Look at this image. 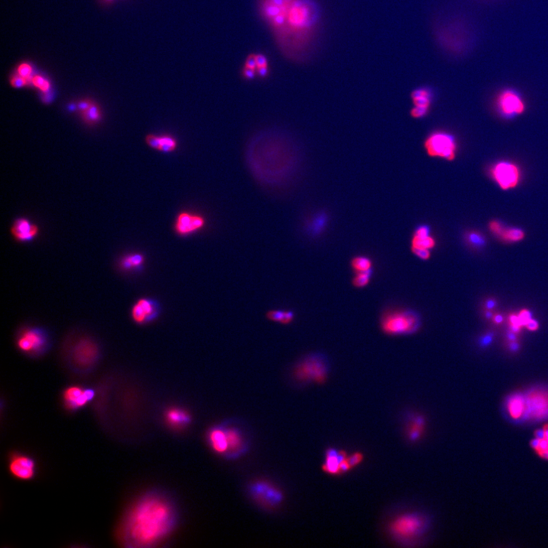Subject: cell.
I'll return each mask as SVG.
<instances>
[{
  "label": "cell",
  "instance_id": "obj_1",
  "mask_svg": "<svg viewBox=\"0 0 548 548\" xmlns=\"http://www.w3.org/2000/svg\"><path fill=\"white\" fill-rule=\"evenodd\" d=\"M260 11L282 51L291 57L309 44L319 21V10L312 0H261Z\"/></svg>",
  "mask_w": 548,
  "mask_h": 548
},
{
  "label": "cell",
  "instance_id": "obj_2",
  "mask_svg": "<svg viewBox=\"0 0 548 548\" xmlns=\"http://www.w3.org/2000/svg\"><path fill=\"white\" fill-rule=\"evenodd\" d=\"M175 524L176 512L171 502L158 493H150L130 509L118 537L129 548L152 547L169 536Z\"/></svg>",
  "mask_w": 548,
  "mask_h": 548
},
{
  "label": "cell",
  "instance_id": "obj_3",
  "mask_svg": "<svg viewBox=\"0 0 548 548\" xmlns=\"http://www.w3.org/2000/svg\"><path fill=\"white\" fill-rule=\"evenodd\" d=\"M429 522L419 513L410 512L394 518L389 525L391 538L401 545L413 543L426 533Z\"/></svg>",
  "mask_w": 548,
  "mask_h": 548
},
{
  "label": "cell",
  "instance_id": "obj_4",
  "mask_svg": "<svg viewBox=\"0 0 548 548\" xmlns=\"http://www.w3.org/2000/svg\"><path fill=\"white\" fill-rule=\"evenodd\" d=\"M421 318L411 310H395L382 317L381 327L389 335H405L416 333L421 327Z\"/></svg>",
  "mask_w": 548,
  "mask_h": 548
},
{
  "label": "cell",
  "instance_id": "obj_5",
  "mask_svg": "<svg viewBox=\"0 0 548 548\" xmlns=\"http://www.w3.org/2000/svg\"><path fill=\"white\" fill-rule=\"evenodd\" d=\"M424 147L431 157L452 161L456 156V140L453 136L447 133H432L424 142Z\"/></svg>",
  "mask_w": 548,
  "mask_h": 548
},
{
  "label": "cell",
  "instance_id": "obj_6",
  "mask_svg": "<svg viewBox=\"0 0 548 548\" xmlns=\"http://www.w3.org/2000/svg\"><path fill=\"white\" fill-rule=\"evenodd\" d=\"M327 363L321 356H310L300 362L295 369V376L301 382L324 383L327 377Z\"/></svg>",
  "mask_w": 548,
  "mask_h": 548
},
{
  "label": "cell",
  "instance_id": "obj_7",
  "mask_svg": "<svg viewBox=\"0 0 548 548\" xmlns=\"http://www.w3.org/2000/svg\"><path fill=\"white\" fill-rule=\"evenodd\" d=\"M8 469L10 474L18 481H31L37 474V464L30 455L14 451L8 456Z\"/></svg>",
  "mask_w": 548,
  "mask_h": 548
},
{
  "label": "cell",
  "instance_id": "obj_8",
  "mask_svg": "<svg viewBox=\"0 0 548 548\" xmlns=\"http://www.w3.org/2000/svg\"><path fill=\"white\" fill-rule=\"evenodd\" d=\"M526 416L529 419H540L548 418V389L536 388L526 395Z\"/></svg>",
  "mask_w": 548,
  "mask_h": 548
},
{
  "label": "cell",
  "instance_id": "obj_9",
  "mask_svg": "<svg viewBox=\"0 0 548 548\" xmlns=\"http://www.w3.org/2000/svg\"><path fill=\"white\" fill-rule=\"evenodd\" d=\"M491 175L501 189L506 190L517 187L521 173L516 164L509 161H500L492 168Z\"/></svg>",
  "mask_w": 548,
  "mask_h": 548
},
{
  "label": "cell",
  "instance_id": "obj_10",
  "mask_svg": "<svg viewBox=\"0 0 548 548\" xmlns=\"http://www.w3.org/2000/svg\"><path fill=\"white\" fill-rule=\"evenodd\" d=\"M95 392L80 386H70L65 389L62 395L63 406L67 411L74 412L84 408L93 400Z\"/></svg>",
  "mask_w": 548,
  "mask_h": 548
},
{
  "label": "cell",
  "instance_id": "obj_11",
  "mask_svg": "<svg viewBox=\"0 0 548 548\" xmlns=\"http://www.w3.org/2000/svg\"><path fill=\"white\" fill-rule=\"evenodd\" d=\"M497 107L503 116L506 118L517 116L525 112L526 106L520 94L514 89H506L497 99Z\"/></svg>",
  "mask_w": 548,
  "mask_h": 548
},
{
  "label": "cell",
  "instance_id": "obj_12",
  "mask_svg": "<svg viewBox=\"0 0 548 548\" xmlns=\"http://www.w3.org/2000/svg\"><path fill=\"white\" fill-rule=\"evenodd\" d=\"M206 226V219L202 215L183 211L177 215L174 229L181 237L191 236L203 229Z\"/></svg>",
  "mask_w": 548,
  "mask_h": 548
},
{
  "label": "cell",
  "instance_id": "obj_13",
  "mask_svg": "<svg viewBox=\"0 0 548 548\" xmlns=\"http://www.w3.org/2000/svg\"><path fill=\"white\" fill-rule=\"evenodd\" d=\"M250 493L254 499L265 506H277L282 500L280 490L265 481H257L252 484Z\"/></svg>",
  "mask_w": 548,
  "mask_h": 548
},
{
  "label": "cell",
  "instance_id": "obj_14",
  "mask_svg": "<svg viewBox=\"0 0 548 548\" xmlns=\"http://www.w3.org/2000/svg\"><path fill=\"white\" fill-rule=\"evenodd\" d=\"M158 314V305L152 300L141 298L132 308V318L137 324L152 321Z\"/></svg>",
  "mask_w": 548,
  "mask_h": 548
},
{
  "label": "cell",
  "instance_id": "obj_15",
  "mask_svg": "<svg viewBox=\"0 0 548 548\" xmlns=\"http://www.w3.org/2000/svg\"><path fill=\"white\" fill-rule=\"evenodd\" d=\"M227 435L229 449L226 455L233 458L238 457L246 450L247 444L244 432L238 426H224Z\"/></svg>",
  "mask_w": 548,
  "mask_h": 548
},
{
  "label": "cell",
  "instance_id": "obj_16",
  "mask_svg": "<svg viewBox=\"0 0 548 548\" xmlns=\"http://www.w3.org/2000/svg\"><path fill=\"white\" fill-rule=\"evenodd\" d=\"M348 455L344 450L329 448L326 450L325 459L322 470L331 475H340V466L347 459Z\"/></svg>",
  "mask_w": 548,
  "mask_h": 548
},
{
  "label": "cell",
  "instance_id": "obj_17",
  "mask_svg": "<svg viewBox=\"0 0 548 548\" xmlns=\"http://www.w3.org/2000/svg\"><path fill=\"white\" fill-rule=\"evenodd\" d=\"M45 340L42 334L35 329L26 330L18 340V348L24 353L37 351L44 347Z\"/></svg>",
  "mask_w": 548,
  "mask_h": 548
},
{
  "label": "cell",
  "instance_id": "obj_18",
  "mask_svg": "<svg viewBox=\"0 0 548 548\" xmlns=\"http://www.w3.org/2000/svg\"><path fill=\"white\" fill-rule=\"evenodd\" d=\"M11 234L20 242H27L34 239L38 233V228L27 219H20L11 227Z\"/></svg>",
  "mask_w": 548,
  "mask_h": 548
},
{
  "label": "cell",
  "instance_id": "obj_19",
  "mask_svg": "<svg viewBox=\"0 0 548 548\" xmlns=\"http://www.w3.org/2000/svg\"><path fill=\"white\" fill-rule=\"evenodd\" d=\"M435 246V241L430 236V229L427 226H419L416 228L411 240V249H428L431 250Z\"/></svg>",
  "mask_w": 548,
  "mask_h": 548
},
{
  "label": "cell",
  "instance_id": "obj_20",
  "mask_svg": "<svg viewBox=\"0 0 548 548\" xmlns=\"http://www.w3.org/2000/svg\"><path fill=\"white\" fill-rule=\"evenodd\" d=\"M208 442L213 451L221 455H226L229 449L227 435L224 426H216L208 433Z\"/></svg>",
  "mask_w": 548,
  "mask_h": 548
},
{
  "label": "cell",
  "instance_id": "obj_21",
  "mask_svg": "<svg viewBox=\"0 0 548 548\" xmlns=\"http://www.w3.org/2000/svg\"><path fill=\"white\" fill-rule=\"evenodd\" d=\"M145 141L150 147L164 152H174L177 147V141L171 136L151 134L147 136Z\"/></svg>",
  "mask_w": 548,
  "mask_h": 548
},
{
  "label": "cell",
  "instance_id": "obj_22",
  "mask_svg": "<svg viewBox=\"0 0 548 548\" xmlns=\"http://www.w3.org/2000/svg\"><path fill=\"white\" fill-rule=\"evenodd\" d=\"M509 414L513 419H520L526 416V402L524 395L515 394L510 397L506 403Z\"/></svg>",
  "mask_w": 548,
  "mask_h": 548
},
{
  "label": "cell",
  "instance_id": "obj_23",
  "mask_svg": "<svg viewBox=\"0 0 548 548\" xmlns=\"http://www.w3.org/2000/svg\"><path fill=\"white\" fill-rule=\"evenodd\" d=\"M167 423L174 429L187 426L190 423V416L184 410L181 408H172L168 409L164 415Z\"/></svg>",
  "mask_w": 548,
  "mask_h": 548
},
{
  "label": "cell",
  "instance_id": "obj_24",
  "mask_svg": "<svg viewBox=\"0 0 548 548\" xmlns=\"http://www.w3.org/2000/svg\"><path fill=\"white\" fill-rule=\"evenodd\" d=\"M411 99L414 106L429 108L432 100V92L427 88H419L412 92Z\"/></svg>",
  "mask_w": 548,
  "mask_h": 548
},
{
  "label": "cell",
  "instance_id": "obj_25",
  "mask_svg": "<svg viewBox=\"0 0 548 548\" xmlns=\"http://www.w3.org/2000/svg\"><path fill=\"white\" fill-rule=\"evenodd\" d=\"M268 318L275 322L287 324L292 322L294 314L290 311H271L268 313Z\"/></svg>",
  "mask_w": 548,
  "mask_h": 548
},
{
  "label": "cell",
  "instance_id": "obj_26",
  "mask_svg": "<svg viewBox=\"0 0 548 548\" xmlns=\"http://www.w3.org/2000/svg\"><path fill=\"white\" fill-rule=\"evenodd\" d=\"M144 257L139 254L131 255L124 258L122 261V268L125 270L137 269L140 268L144 263Z\"/></svg>",
  "mask_w": 548,
  "mask_h": 548
},
{
  "label": "cell",
  "instance_id": "obj_27",
  "mask_svg": "<svg viewBox=\"0 0 548 548\" xmlns=\"http://www.w3.org/2000/svg\"><path fill=\"white\" fill-rule=\"evenodd\" d=\"M352 268L356 273L366 272L372 271L373 262L369 258L366 257H355L351 262Z\"/></svg>",
  "mask_w": 548,
  "mask_h": 548
},
{
  "label": "cell",
  "instance_id": "obj_28",
  "mask_svg": "<svg viewBox=\"0 0 548 548\" xmlns=\"http://www.w3.org/2000/svg\"><path fill=\"white\" fill-rule=\"evenodd\" d=\"M81 115H82V119L90 125L97 123L102 117L99 107L94 104H92L85 112H81Z\"/></svg>",
  "mask_w": 548,
  "mask_h": 548
},
{
  "label": "cell",
  "instance_id": "obj_29",
  "mask_svg": "<svg viewBox=\"0 0 548 548\" xmlns=\"http://www.w3.org/2000/svg\"><path fill=\"white\" fill-rule=\"evenodd\" d=\"M500 237L506 242H516L524 239L525 233L522 229H517V228H510V229L505 228Z\"/></svg>",
  "mask_w": 548,
  "mask_h": 548
},
{
  "label": "cell",
  "instance_id": "obj_30",
  "mask_svg": "<svg viewBox=\"0 0 548 548\" xmlns=\"http://www.w3.org/2000/svg\"><path fill=\"white\" fill-rule=\"evenodd\" d=\"M465 239L474 248H481L486 244L484 236L477 232H469L465 235Z\"/></svg>",
  "mask_w": 548,
  "mask_h": 548
},
{
  "label": "cell",
  "instance_id": "obj_31",
  "mask_svg": "<svg viewBox=\"0 0 548 548\" xmlns=\"http://www.w3.org/2000/svg\"><path fill=\"white\" fill-rule=\"evenodd\" d=\"M371 274L372 271L356 273V276L353 279V285L358 288L366 286L370 281Z\"/></svg>",
  "mask_w": 548,
  "mask_h": 548
},
{
  "label": "cell",
  "instance_id": "obj_32",
  "mask_svg": "<svg viewBox=\"0 0 548 548\" xmlns=\"http://www.w3.org/2000/svg\"><path fill=\"white\" fill-rule=\"evenodd\" d=\"M31 82H32L34 86L38 88L41 92H47L50 90V82L47 79L43 78L42 76H35L32 78Z\"/></svg>",
  "mask_w": 548,
  "mask_h": 548
},
{
  "label": "cell",
  "instance_id": "obj_33",
  "mask_svg": "<svg viewBox=\"0 0 548 548\" xmlns=\"http://www.w3.org/2000/svg\"><path fill=\"white\" fill-rule=\"evenodd\" d=\"M18 73L21 77L25 79L27 82H29V81H32V78H31L32 68L27 63H22L18 66Z\"/></svg>",
  "mask_w": 548,
  "mask_h": 548
},
{
  "label": "cell",
  "instance_id": "obj_34",
  "mask_svg": "<svg viewBox=\"0 0 548 548\" xmlns=\"http://www.w3.org/2000/svg\"><path fill=\"white\" fill-rule=\"evenodd\" d=\"M364 459V455L360 452V451H356L355 453L352 454V455H348L347 457V462L350 464L351 469L356 468V466H358L359 464H361L362 461Z\"/></svg>",
  "mask_w": 548,
  "mask_h": 548
},
{
  "label": "cell",
  "instance_id": "obj_35",
  "mask_svg": "<svg viewBox=\"0 0 548 548\" xmlns=\"http://www.w3.org/2000/svg\"><path fill=\"white\" fill-rule=\"evenodd\" d=\"M429 112V108L424 107L414 106L411 112V116L414 118H421L426 116Z\"/></svg>",
  "mask_w": 548,
  "mask_h": 548
},
{
  "label": "cell",
  "instance_id": "obj_36",
  "mask_svg": "<svg viewBox=\"0 0 548 548\" xmlns=\"http://www.w3.org/2000/svg\"><path fill=\"white\" fill-rule=\"evenodd\" d=\"M490 229L494 234L500 236L502 233H503V231H504L505 227L502 225L500 222L493 220V221H492L491 223H490Z\"/></svg>",
  "mask_w": 548,
  "mask_h": 548
},
{
  "label": "cell",
  "instance_id": "obj_37",
  "mask_svg": "<svg viewBox=\"0 0 548 548\" xmlns=\"http://www.w3.org/2000/svg\"><path fill=\"white\" fill-rule=\"evenodd\" d=\"M27 83H28V82L19 75L13 76L11 79V86L15 88L23 87V86H26Z\"/></svg>",
  "mask_w": 548,
  "mask_h": 548
},
{
  "label": "cell",
  "instance_id": "obj_38",
  "mask_svg": "<svg viewBox=\"0 0 548 548\" xmlns=\"http://www.w3.org/2000/svg\"><path fill=\"white\" fill-rule=\"evenodd\" d=\"M519 322L522 326H526V324L532 319V314L528 310H523L518 314Z\"/></svg>",
  "mask_w": 548,
  "mask_h": 548
},
{
  "label": "cell",
  "instance_id": "obj_39",
  "mask_svg": "<svg viewBox=\"0 0 548 548\" xmlns=\"http://www.w3.org/2000/svg\"><path fill=\"white\" fill-rule=\"evenodd\" d=\"M245 67L251 70H257L256 54L249 55L245 61Z\"/></svg>",
  "mask_w": 548,
  "mask_h": 548
},
{
  "label": "cell",
  "instance_id": "obj_40",
  "mask_svg": "<svg viewBox=\"0 0 548 548\" xmlns=\"http://www.w3.org/2000/svg\"><path fill=\"white\" fill-rule=\"evenodd\" d=\"M493 338H494V334L493 333H487L484 334L480 340V345L482 347H488L493 342Z\"/></svg>",
  "mask_w": 548,
  "mask_h": 548
},
{
  "label": "cell",
  "instance_id": "obj_41",
  "mask_svg": "<svg viewBox=\"0 0 548 548\" xmlns=\"http://www.w3.org/2000/svg\"><path fill=\"white\" fill-rule=\"evenodd\" d=\"M413 252L416 257L422 260H428L431 257L430 250L428 249H416Z\"/></svg>",
  "mask_w": 548,
  "mask_h": 548
},
{
  "label": "cell",
  "instance_id": "obj_42",
  "mask_svg": "<svg viewBox=\"0 0 548 548\" xmlns=\"http://www.w3.org/2000/svg\"><path fill=\"white\" fill-rule=\"evenodd\" d=\"M257 69L268 66V60L264 54H256Z\"/></svg>",
  "mask_w": 548,
  "mask_h": 548
},
{
  "label": "cell",
  "instance_id": "obj_43",
  "mask_svg": "<svg viewBox=\"0 0 548 548\" xmlns=\"http://www.w3.org/2000/svg\"><path fill=\"white\" fill-rule=\"evenodd\" d=\"M256 70H251L248 68L244 67L243 76L247 79H254L256 76Z\"/></svg>",
  "mask_w": 548,
  "mask_h": 548
},
{
  "label": "cell",
  "instance_id": "obj_44",
  "mask_svg": "<svg viewBox=\"0 0 548 548\" xmlns=\"http://www.w3.org/2000/svg\"><path fill=\"white\" fill-rule=\"evenodd\" d=\"M526 327L527 329H529V331H536L539 329V324L537 321L534 319H531L527 324H526Z\"/></svg>",
  "mask_w": 548,
  "mask_h": 548
},
{
  "label": "cell",
  "instance_id": "obj_45",
  "mask_svg": "<svg viewBox=\"0 0 548 548\" xmlns=\"http://www.w3.org/2000/svg\"><path fill=\"white\" fill-rule=\"evenodd\" d=\"M256 72L257 74L259 75L261 77H266V76H268V73H269V66L258 68L256 70Z\"/></svg>",
  "mask_w": 548,
  "mask_h": 548
},
{
  "label": "cell",
  "instance_id": "obj_46",
  "mask_svg": "<svg viewBox=\"0 0 548 548\" xmlns=\"http://www.w3.org/2000/svg\"><path fill=\"white\" fill-rule=\"evenodd\" d=\"M91 105H92V103L89 101H83V102H79L78 107H79V111L81 112H83L87 110L91 106Z\"/></svg>",
  "mask_w": 548,
  "mask_h": 548
},
{
  "label": "cell",
  "instance_id": "obj_47",
  "mask_svg": "<svg viewBox=\"0 0 548 548\" xmlns=\"http://www.w3.org/2000/svg\"><path fill=\"white\" fill-rule=\"evenodd\" d=\"M496 306H497V301L495 299L490 298L486 301L485 307L487 310H493Z\"/></svg>",
  "mask_w": 548,
  "mask_h": 548
},
{
  "label": "cell",
  "instance_id": "obj_48",
  "mask_svg": "<svg viewBox=\"0 0 548 548\" xmlns=\"http://www.w3.org/2000/svg\"><path fill=\"white\" fill-rule=\"evenodd\" d=\"M509 347L510 350L513 352H516L519 349V344L516 340L515 341H510V344H509Z\"/></svg>",
  "mask_w": 548,
  "mask_h": 548
},
{
  "label": "cell",
  "instance_id": "obj_49",
  "mask_svg": "<svg viewBox=\"0 0 548 548\" xmlns=\"http://www.w3.org/2000/svg\"><path fill=\"white\" fill-rule=\"evenodd\" d=\"M493 319L496 324H500L503 321V317L501 314H497V315L493 316Z\"/></svg>",
  "mask_w": 548,
  "mask_h": 548
},
{
  "label": "cell",
  "instance_id": "obj_50",
  "mask_svg": "<svg viewBox=\"0 0 548 548\" xmlns=\"http://www.w3.org/2000/svg\"><path fill=\"white\" fill-rule=\"evenodd\" d=\"M507 339H508V340L510 342L515 341V340H516V339H517V337H516V333L513 332V331H510V332L507 333Z\"/></svg>",
  "mask_w": 548,
  "mask_h": 548
},
{
  "label": "cell",
  "instance_id": "obj_51",
  "mask_svg": "<svg viewBox=\"0 0 548 548\" xmlns=\"http://www.w3.org/2000/svg\"><path fill=\"white\" fill-rule=\"evenodd\" d=\"M485 316L486 318L490 319V318H493L494 315H493V313L492 312L491 310H487V311H486Z\"/></svg>",
  "mask_w": 548,
  "mask_h": 548
},
{
  "label": "cell",
  "instance_id": "obj_52",
  "mask_svg": "<svg viewBox=\"0 0 548 548\" xmlns=\"http://www.w3.org/2000/svg\"><path fill=\"white\" fill-rule=\"evenodd\" d=\"M544 431H545V437H544V438H545V440H546L548 443V426H546L544 428Z\"/></svg>",
  "mask_w": 548,
  "mask_h": 548
}]
</instances>
